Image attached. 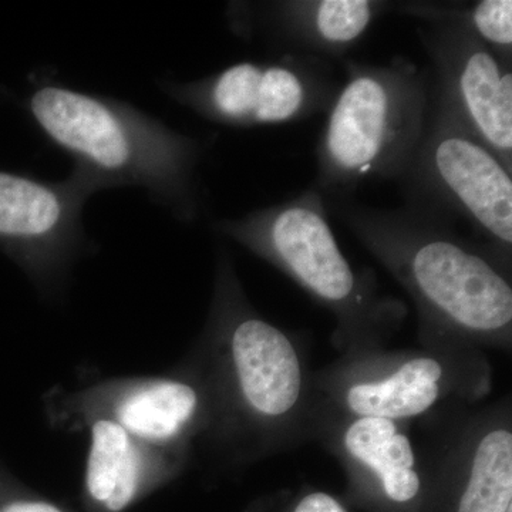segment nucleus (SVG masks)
Masks as SVG:
<instances>
[{
  "label": "nucleus",
  "mask_w": 512,
  "mask_h": 512,
  "mask_svg": "<svg viewBox=\"0 0 512 512\" xmlns=\"http://www.w3.org/2000/svg\"><path fill=\"white\" fill-rule=\"evenodd\" d=\"M400 13L427 23H454L476 35L504 62H512L511 0H481L476 3L406 2L394 6Z\"/></svg>",
  "instance_id": "nucleus-16"
},
{
  "label": "nucleus",
  "mask_w": 512,
  "mask_h": 512,
  "mask_svg": "<svg viewBox=\"0 0 512 512\" xmlns=\"http://www.w3.org/2000/svg\"><path fill=\"white\" fill-rule=\"evenodd\" d=\"M325 204L436 318L477 335H493L511 325L510 282L443 222L407 207L380 210L352 198Z\"/></svg>",
  "instance_id": "nucleus-3"
},
{
  "label": "nucleus",
  "mask_w": 512,
  "mask_h": 512,
  "mask_svg": "<svg viewBox=\"0 0 512 512\" xmlns=\"http://www.w3.org/2000/svg\"><path fill=\"white\" fill-rule=\"evenodd\" d=\"M410 210L466 222L497 247L512 245V171L431 94L429 120L399 181Z\"/></svg>",
  "instance_id": "nucleus-4"
},
{
  "label": "nucleus",
  "mask_w": 512,
  "mask_h": 512,
  "mask_svg": "<svg viewBox=\"0 0 512 512\" xmlns=\"http://www.w3.org/2000/svg\"><path fill=\"white\" fill-rule=\"evenodd\" d=\"M507 512H512V505L510 508H508Z\"/></svg>",
  "instance_id": "nucleus-19"
},
{
  "label": "nucleus",
  "mask_w": 512,
  "mask_h": 512,
  "mask_svg": "<svg viewBox=\"0 0 512 512\" xmlns=\"http://www.w3.org/2000/svg\"><path fill=\"white\" fill-rule=\"evenodd\" d=\"M443 369L431 357H417L379 382L356 384L349 389V409L360 417L397 420L423 414L440 396Z\"/></svg>",
  "instance_id": "nucleus-13"
},
{
  "label": "nucleus",
  "mask_w": 512,
  "mask_h": 512,
  "mask_svg": "<svg viewBox=\"0 0 512 512\" xmlns=\"http://www.w3.org/2000/svg\"><path fill=\"white\" fill-rule=\"evenodd\" d=\"M261 25L295 53L343 59L383 13L380 0H281L261 6Z\"/></svg>",
  "instance_id": "nucleus-9"
},
{
  "label": "nucleus",
  "mask_w": 512,
  "mask_h": 512,
  "mask_svg": "<svg viewBox=\"0 0 512 512\" xmlns=\"http://www.w3.org/2000/svg\"><path fill=\"white\" fill-rule=\"evenodd\" d=\"M100 188L74 170L59 183L0 173V238L47 262L62 258L83 234V207Z\"/></svg>",
  "instance_id": "nucleus-8"
},
{
  "label": "nucleus",
  "mask_w": 512,
  "mask_h": 512,
  "mask_svg": "<svg viewBox=\"0 0 512 512\" xmlns=\"http://www.w3.org/2000/svg\"><path fill=\"white\" fill-rule=\"evenodd\" d=\"M512 505V434L497 429L480 440L458 512H507Z\"/></svg>",
  "instance_id": "nucleus-15"
},
{
  "label": "nucleus",
  "mask_w": 512,
  "mask_h": 512,
  "mask_svg": "<svg viewBox=\"0 0 512 512\" xmlns=\"http://www.w3.org/2000/svg\"><path fill=\"white\" fill-rule=\"evenodd\" d=\"M43 133L73 157L74 170L100 190L140 187L183 221L200 210V141L177 133L123 101L46 84L30 97Z\"/></svg>",
  "instance_id": "nucleus-1"
},
{
  "label": "nucleus",
  "mask_w": 512,
  "mask_h": 512,
  "mask_svg": "<svg viewBox=\"0 0 512 512\" xmlns=\"http://www.w3.org/2000/svg\"><path fill=\"white\" fill-rule=\"evenodd\" d=\"M320 57L286 53L275 60H244L167 92L204 119L232 127L276 126L328 111L339 90Z\"/></svg>",
  "instance_id": "nucleus-5"
},
{
  "label": "nucleus",
  "mask_w": 512,
  "mask_h": 512,
  "mask_svg": "<svg viewBox=\"0 0 512 512\" xmlns=\"http://www.w3.org/2000/svg\"><path fill=\"white\" fill-rule=\"evenodd\" d=\"M214 227L284 269L319 301L339 309L362 305L363 281L340 251L325 200L315 188Z\"/></svg>",
  "instance_id": "nucleus-6"
},
{
  "label": "nucleus",
  "mask_w": 512,
  "mask_h": 512,
  "mask_svg": "<svg viewBox=\"0 0 512 512\" xmlns=\"http://www.w3.org/2000/svg\"><path fill=\"white\" fill-rule=\"evenodd\" d=\"M295 512H348L330 495L315 493L303 498Z\"/></svg>",
  "instance_id": "nucleus-17"
},
{
  "label": "nucleus",
  "mask_w": 512,
  "mask_h": 512,
  "mask_svg": "<svg viewBox=\"0 0 512 512\" xmlns=\"http://www.w3.org/2000/svg\"><path fill=\"white\" fill-rule=\"evenodd\" d=\"M433 62L431 94L512 171L511 63L454 23L417 30Z\"/></svg>",
  "instance_id": "nucleus-7"
},
{
  "label": "nucleus",
  "mask_w": 512,
  "mask_h": 512,
  "mask_svg": "<svg viewBox=\"0 0 512 512\" xmlns=\"http://www.w3.org/2000/svg\"><path fill=\"white\" fill-rule=\"evenodd\" d=\"M345 446L379 477L390 500L407 503L419 494L420 478L414 470L412 443L399 433L394 421L360 417L346 431Z\"/></svg>",
  "instance_id": "nucleus-14"
},
{
  "label": "nucleus",
  "mask_w": 512,
  "mask_h": 512,
  "mask_svg": "<svg viewBox=\"0 0 512 512\" xmlns=\"http://www.w3.org/2000/svg\"><path fill=\"white\" fill-rule=\"evenodd\" d=\"M239 387L256 413L278 417L291 412L302 390V370L291 340L271 323L244 316L231 336Z\"/></svg>",
  "instance_id": "nucleus-10"
},
{
  "label": "nucleus",
  "mask_w": 512,
  "mask_h": 512,
  "mask_svg": "<svg viewBox=\"0 0 512 512\" xmlns=\"http://www.w3.org/2000/svg\"><path fill=\"white\" fill-rule=\"evenodd\" d=\"M0 512H62L55 505L36 500H10L0 505Z\"/></svg>",
  "instance_id": "nucleus-18"
},
{
  "label": "nucleus",
  "mask_w": 512,
  "mask_h": 512,
  "mask_svg": "<svg viewBox=\"0 0 512 512\" xmlns=\"http://www.w3.org/2000/svg\"><path fill=\"white\" fill-rule=\"evenodd\" d=\"M140 444L111 417L90 427L86 488L111 512L124 510L136 497L144 476Z\"/></svg>",
  "instance_id": "nucleus-11"
},
{
  "label": "nucleus",
  "mask_w": 512,
  "mask_h": 512,
  "mask_svg": "<svg viewBox=\"0 0 512 512\" xmlns=\"http://www.w3.org/2000/svg\"><path fill=\"white\" fill-rule=\"evenodd\" d=\"M346 80L316 146L313 188L325 200L352 198L366 181L402 180L429 120L431 74L407 57L386 66L345 60Z\"/></svg>",
  "instance_id": "nucleus-2"
},
{
  "label": "nucleus",
  "mask_w": 512,
  "mask_h": 512,
  "mask_svg": "<svg viewBox=\"0 0 512 512\" xmlns=\"http://www.w3.org/2000/svg\"><path fill=\"white\" fill-rule=\"evenodd\" d=\"M197 407L198 394L190 384L151 380L123 393L111 419L138 443L165 444L183 433Z\"/></svg>",
  "instance_id": "nucleus-12"
}]
</instances>
